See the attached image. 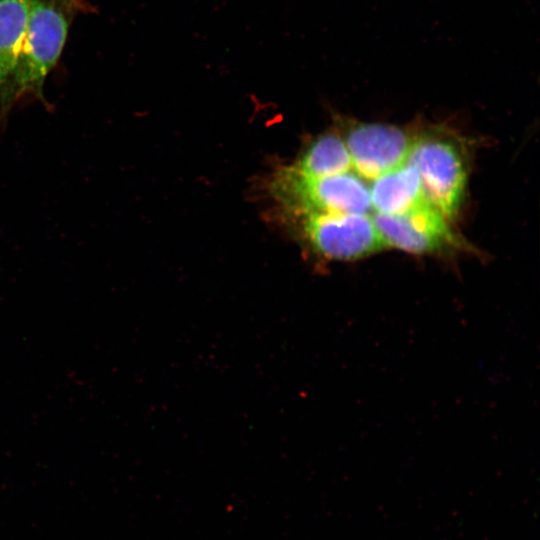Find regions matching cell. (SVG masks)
I'll return each instance as SVG.
<instances>
[{"mask_svg":"<svg viewBox=\"0 0 540 540\" xmlns=\"http://www.w3.org/2000/svg\"><path fill=\"white\" fill-rule=\"evenodd\" d=\"M371 217L387 247L427 254L458 243L448 219L432 203L399 215L372 213Z\"/></svg>","mask_w":540,"mask_h":540,"instance_id":"obj_6","label":"cell"},{"mask_svg":"<svg viewBox=\"0 0 540 540\" xmlns=\"http://www.w3.org/2000/svg\"><path fill=\"white\" fill-rule=\"evenodd\" d=\"M96 12L88 0H29L27 26L15 81L16 103L44 101V84L58 64L70 27L81 14Z\"/></svg>","mask_w":540,"mask_h":540,"instance_id":"obj_1","label":"cell"},{"mask_svg":"<svg viewBox=\"0 0 540 540\" xmlns=\"http://www.w3.org/2000/svg\"><path fill=\"white\" fill-rule=\"evenodd\" d=\"M268 192L284 222L306 214H372L369 185L353 170L314 177L287 164L271 176Z\"/></svg>","mask_w":540,"mask_h":540,"instance_id":"obj_2","label":"cell"},{"mask_svg":"<svg viewBox=\"0 0 540 540\" xmlns=\"http://www.w3.org/2000/svg\"><path fill=\"white\" fill-rule=\"evenodd\" d=\"M285 223L329 259L355 260L387 247L371 214H306Z\"/></svg>","mask_w":540,"mask_h":540,"instance_id":"obj_3","label":"cell"},{"mask_svg":"<svg viewBox=\"0 0 540 540\" xmlns=\"http://www.w3.org/2000/svg\"><path fill=\"white\" fill-rule=\"evenodd\" d=\"M352 170L366 181L407 162L415 136L387 124L353 122L342 136Z\"/></svg>","mask_w":540,"mask_h":540,"instance_id":"obj_5","label":"cell"},{"mask_svg":"<svg viewBox=\"0 0 540 540\" xmlns=\"http://www.w3.org/2000/svg\"><path fill=\"white\" fill-rule=\"evenodd\" d=\"M29 12V0H0V116L16 104L15 81Z\"/></svg>","mask_w":540,"mask_h":540,"instance_id":"obj_7","label":"cell"},{"mask_svg":"<svg viewBox=\"0 0 540 540\" xmlns=\"http://www.w3.org/2000/svg\"><path fill=\"white\" fill-rule=\"evenodd\" d=\"M369 189L372 213L399 215L432 203L418 172L407 162L372 180Z\"/></svg>","mask_w":540,"mask_h":540,"instance_id":"obj_8","label":"cell"},{"mask_svg":"<svg viewBox=\"0 0 540 540\" xmlns=\"http://www.w3.org/2000/svg\"><path fill=\"white\" fill-rule=\"evenodd\" d=\"M407 163L418 172L425 192L439 211L450 219L463 202L467 172L458 147L436 136H416Z\"/></svg>","mask_w":540,"mask_h":540,"instance_id":"obj_4","label":"cell"},{"mask_svg":"<svg viewBox=\"0 0 540 540\" xmlns=\"http://www.w3.org/2000/svg\"><path fill=\"white\" fill-rule=\"evenodd\" d=\"M290 164L299 172L314 177L352 170L347 146L342 136L335 133L318 136Z\"/></svg>","mask_w":540,"mask_h":540,"instance_id":"obj_9","label":"cell"}]
</instances>
